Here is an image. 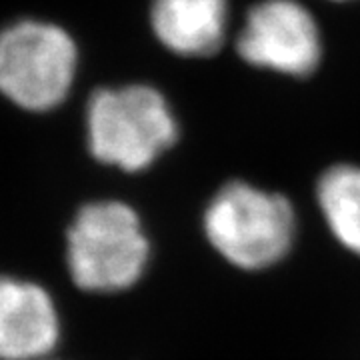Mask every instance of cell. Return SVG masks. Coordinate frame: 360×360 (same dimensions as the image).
<instances>
[{
  "instance_id": "obj_1",
  "label": "cell",
  "mask_w": 360,
  "mask_h": 360,
  "mask_svg": "<svg viewBox=\"0 0 360 360\" xmlns=\"http://www.w3.org/2000/svg\"><path fill=\"white\" fill-rule=\"evenodd\" d=\"M84 134L90 156L101 165L142 172L176 144L180 127L162 90L130 82L90 92Z\"/></svg>"
},
{
  "instance_id": "obj_2",
  "label": "cell",
  "mask_w": 360,
  "mask_h": 360,
  "mask_svg": "<svg viewBox=\"0 0 360 360\" xmlns=\"http://www.w3.org/2000/svg\"><path fill=\"white\" fill-rule=\"evenodd\" d=\"M80 68L77 39L58 22L22 16L0 28V96L30 115L70 98Z\"/></svg>"
},
{
  "instance_id": "obj_3",
  "label": "cell",
  "mask_w": 360,
  "mask_h": 360,
  "mask_svg": "<svg viewBox=\"0 0 360 360\" xmlns=\"http://www.w3.org/2000/svg\"><path fill=\"white\" fill-rule=\"evenodd\" d=\"M208 243L236 269L262 270L281 262L292 248L296 214L283 194L232 180L206 206Z\"/></svg>"
},
{
  "instance_id": "obj_4",
  "label": "cell",
  "mask_w": 360,
  "mask_h": 360,
  "mask_svg": "<svg viewBox=\"0 0 360 360\" xmlns=\"http://www.w3.org/2000/svg\"><path fill=\"white\" fill-rule=\"evenodd\" d=\"M148 257L141 217L120 200L84 205L66 234L68 272L89 292L127 290L141 281Z\"/></svg>"
},
{
  "instance_id": "obj_5",
  "label": "cell",
  "mask_w": 360,
  "mask_h": 360,
  "mask_svg": "<svg viewBox=\"0 0 360 360\" xmlns=\"http://www.w3.org/2000/svg\"><path fill=\"white\" fill-rule=\"evenodd\" d=\"M246 65L276 75L307 78L322 63L324 40L316 16L300 0H258L234 39Z\"/></svg>"
},
{
  "instance_id": "obj_6",
  "label": "cell",
  "mask_w": 360,
  "mask_h": 360,
  "mask_svg": "<svg viewBox=\"0 0 360 360\" xmlns=\"http://www.w3.org/2000/svg\"><path fill=\"white\" fill-rule=\"evenodd\" d=\"M60 338L52 296L37 283L0 276V360H40Z\"/></svg>"
},
{
  "instance_id": "obj_7",
  "label": "cell",
  "mask_w": 360,
  "mask_h": 360,
  "mask_svg": "<svg viewBox=\"0 0 360 360\" xmlns=\"http://www.w3.org/2000/svg\"><path fill=\"white\" fill-rule=\"evenodd\" d=\"M148 22L158 44L182 58L222 49L231 28V0H150Z\"/></svg>"
},
{
  "instance_id": "obj_8",
  "label": "cell",
  "mask_w": 360,
  "mask_h": 360,
  "mask_svg": "<svg viewBox=\"0 0 360 360\" xmlns=\"http://www.w3.org/2000/svg\"><path fill=\"white\" fill-rule=\"evenodd\" d=\"M316 200L336 240L360 257V167L336 165L324 170Z\"/></svg>"
},
{
  "instance_id": "obj_9",
  "label": "cell",
  "mask_w": 360,
  "mask_h": 360,
  "mask_svg": "<svg viewBox=\"0 0 360 360\" xmlns=\"http://www.w3.org/2000/svg\"><path fill=\"white\" fill-rule=\"evenodd\" d=\"M328 2H350V0H328Z\"/></svg>"
}]
</instances>
